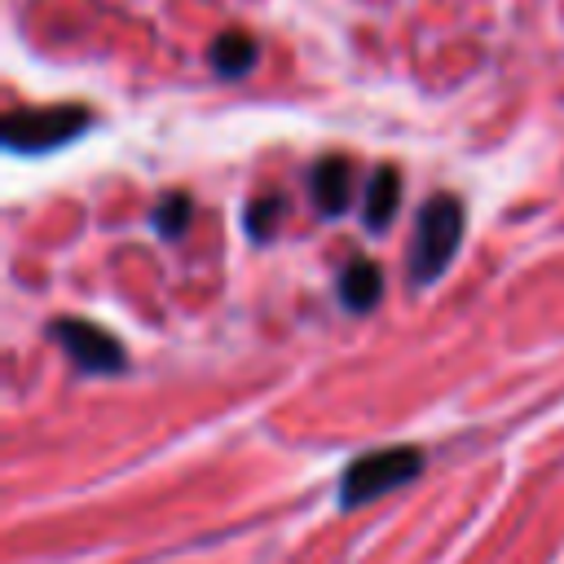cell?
<instances>
[{
    "label": "cell",
    "mask_w": 564,
    "mask_h": 564,
    "mask_svg": "<svg viewBox=\"0 0 564 564\" xmlns=\"http://www.w3.org/2000/svg\"><path fill=\"white\" fill-rule=\"evenodd\" d=\"M463 242V203L454 194H432L419 212L414 242H410V282H432L449 269Z\"/></svg>",
    "instance_id": "cell-1"
},
{
    "label": "cell",
    "mask_w": 564,
    "mask_h": 564,
    "mask_svg": "<svg viewBox=\"0 0 564 564\" xmlns=\"http://www.w3.org/2000/svg\"><path fill=\"white\" fill-rule=\"evenodd\" d=\"M93 123L88 106H22L4 115V145L18 154H44L75 141Z\"/></svg>",
    "instance_id": "cell-2"
},
{
    "label": "cell",
    "mask_w": 564,
    "mask_h": 564,
    "mask_svg": "<svg viewBox=\"0 0 564 564\" xmlns=\"http://www.w3.org/2000/svg\"><path fill=\"white\" fill-rule=\"evenodd\" d=\"M423 471V454L414 445H392V449H370L361 454L344 476H339V502L344 507H361L379 494H392L401 485H410Z\"/></svg>",
    "instance_id": "cell-3"
},
{
    "label": "cell",
    "mask_w": 564,
    "mask_h": 564,
    "mask_svg": "<svg viewBox=\"0 0 564 564\" xmlns=\"http://www.w3.org/2000/svg\"><path fill=\"white\" fill-rule=\"evenodd\" d=\"M53 339L66 348V357L79 366V370H93V375H106V370H123V344L93 326V322H79V317H62L53 326Z\"/></svg>",
    "instance_id": "cell-4"
},
{
    "label": "cell",
    "mask_w": 564,
    "mask_h": 564,
    "mask_svg": "<svg viewBox=\"0 0 564 564\" xmlns=\"http://www.w3.org/2000/svg\"><path fill=\"white\" fill-rule=\"evenodd\" d=\"M308 189H313V203H317L322 216L348 212V203H352V163H348L344 154L317 159V167H313V176H308Z\"/></svg>",
    "instance_id": "cell-5"
},
{
    "label": "cell",
    "mask_w": 564,
    "mask_h": 564,
    "mask_svg": "<svg viewBox=\"0 0 564 564\" xmlns=\"http://www.w3.org/2000/svg\"><path fill=\"white\" fill-rule=\"evenodd\" d=\"M256 57H260V40L256 35H247V31H220L216 40H212V48H207V62L216 66V75H225V79H238V75H247L251 66H256Z\"/></svg>",
    "instance_id": "cell-6"
},
{
    "label": "cell",
    "mask_w": 564,
    "mask_h": 564,
    "mask_svg": "<svg viewBox=\"0 0 564 564\" xmlns=\"http://www.w3.org/2000/svg\"><path fill=\"white\" fill-rule=\"evenodd\" d=\"M401 207V172L397 167H375L366 181V198H361V220L370 229H388V220Z\"/></svg>",
    "instance_id": "cell-7"
},
{
    "label": "cell",
    "mask_w": 564,
    "mask_h": 564,
    "mask_svg": "<svg viewBox=\"0 0 564 564\" xmlns=\"http://www.w3.org/2000/svg\"><path fill=\"white\" fill-rule=\"evenodd\" d=\"M379 291H383V273H379L375 260H352V264L339 273V300H344L352 313L375 308Z\"/></svg>",
    "instance_id": "cell-8"
},
{
    "label": "cell",
    "mask_w": 564,
    "mask_h": 564,
    "mask_svg": "<svg viewBox=\"0 0 564 564\" xmlns=\"http://www.w3.org/2000/svg\"><path fill=\"white\" fill-rule=\"evenodd\" d=\"M189 216H194L189 194H163L159 207H154V229L167 234V238H176V234L189 225Z\"/></svg>",
    "instance_id": "cell-9"
},
{
    "label": "cell",
    "mask_w": 564,
    "mask_h": 564,
    "mask_svg": "<svg viewBox=\"0 0 564 564\" xmlns=\"http://www.w3.org/2000/svg\"><path fill=\"white\" fill-rule=\"evenodd\" d=\"M278 220H282V198L278 194H260V198L247 203V229H251V238H269Z\"/></svg>",
    "instance_id": "cell-10"
}]
</instances>
